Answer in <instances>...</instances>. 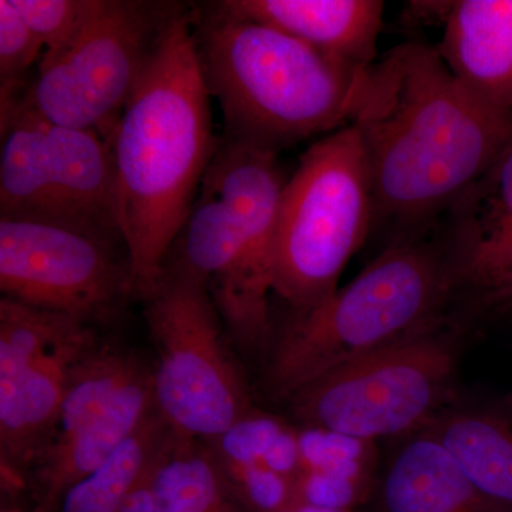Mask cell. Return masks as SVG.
Instances as JSON below:
<instances>
[{
  "label": "cell",
  "instance_id": "8",
  "mask_svg": "<svg viewBox=\"0 0 512 512\" xmlns=\"http://www.w3.org/2000/svg\"><path fill=\"white\" fill-rule=\"evenodd\" d=\"M185 6L104 0L83 35L59 59L39 63L30 100L49 123L110 141L161 36Z\"/></svg>",
  "mask_w": 512,
  "mask_h": 512
},
{
  "label": "cell",
  "instance_id": "24",
  "mask_svg": "<svg viewBox=\"0 0 512 512\" xmlns=\"http://www.w3.org/2000/svg\"><path fill=\"white\" fill-rule=\"evenodd\" d=\"M301 471H316L373 485L376 443L320 427L298 429Z\"/></svg>",
  "mask_w": 512,
  "mask_h": 512
},
{
  "label": "cell",
  "instance_id": "4",
  "mask_svg": "<svg viewBox=\"0 0 512 512\" xmlns=\"http://www.w3.org/2000/svg\"><path fill=\"white\" fill-rule=\"evenodd\" d=\"M457 285L450 251L417 235L400 238L348 285L293 313L272 350L269 387L289 399L319 377L423 332L443 319Z\"/></svg>",
  "mask_w": 512,
  "mask_h": 512
},
{
  "label": "cell",
  "instance_id": "22",
  "mask_svg": "<svg viewBox=\"0 0 512 512\" xmlns=\"http://www.w3.org/2000/svg\"><path fill=\"white\" fill-rule=\"evenodd\" d=\"M143 369L130 353L109 346L97 349L93 345L74 366L62 412L47 448L82 430L106 410L120 390Z\"/></svg>",
  "mask_w": 512,
  "mask_h": 512
},
{
  "label": "cell",
  "instance_id": "7",
  "mask_svg": "<svg viewBox=\"0 0 512 512\" xmlns=\"http://www.w3.org/2000/svg\"><path fill=\"white\" fill-rule=\"evenodd\" d=\"M144 302L158 355L157 412L177 436L210 443L254 409L222 340L220 313L204 282L171 264Z\"/></svg>",
  "mask_w": 512,
  "mask_h": 512
},
{
  "label": "cell",
  "instance_id": "17",
  "mask_svg": "<svg viewBox=\"0 0 512 512\" xmlns=\"http://www.w3.org/2000/svg\"><path fill=\"white\" fill-rule=\"evenodd\" d=\"M46 134L57 194L69 220L121 237L119 183L110 141L96 131L49 121Z\"/></svg>",
  "mask_w": 512,
  "mask_h": 512
},
{
  "label": "cell",
  "instance_id": "15",
  "mask_svg": "<svg viewBox=\"0 0 512 512\" xmlns=\"http://www.w3.org/2000/svg\"><path fill=\"white\" fill-rule=\"evenodd\" d=\"M154 409L153 372L143 369L99 416L39 458L36 512H55L67 490L113 456Z\"/></svg>",
  "mask_w": 512,
  "mask_h": 512
},
{
  "label": "cell",
  "instance_id": "5",
  "mask_svg": "<svg viewBox=\"0 0 512 512\" xmlns=\"http://www.w3.org/2000/svg\"><path fill=\"white\" fill-rule=\"evenodd\" d=\"M376 220L375 191L355 128L313 144L286 180L275 242L274 293L293 313L339 289Z\"/></svg>",
  "mask_w": 512,
  "mask_h": 512
},
{
  "label": "cell",
  "instance_id": "33",
  "mask_svg": "<svg viewBox=\"0 0 512 512\" xmlns=\"http://www.w3.org/2000/svg\"><path fill=\"white\" fill-rule=\"evenodd\" d=\"M2 512H26V511L20 510V508H3Z\"/></svg>",
  "mask_w": 512,
  "mask_h": 512
},
{
  "label": "cell",
  "instance_id": "28",
  "mask_svg": "<svg viewBox=\"0 0 512 512\" xmlns=\"http://www.w3.org/2000/svg\"><path fill=\"white\" fill-rule=\"evenodd\" d=\"M221 466L248 512H285L296 501L293 480L268 467Z\"/></svg>",
  "mask_w": 512,
  "mask_h": 512
},
{
  "label": "cell",
  "instance_id": "2",
  "mask_svg": "<svg viewBox=\"0 0 512 512\" xmlns=\"http://www.w3.org/2000/svg\"><path fill=\"white\" fill-rule=\"evenodd\" d=\"M210 99L192 35V8L185 6L161 36L110 138L120 232L133 293L140 298L160 281L220 144Z\"/></svg>",
  "mask_w": 512,
  "mask_h": 512
},
{
  "label": "cell",
  "instance_id": "32",
  "mask_svg": "<svg viewBox=\"0 0 512 512\" xmlns=\"http://www.w3.org/2000/svg\"><path fill=\"white\" fill-rule=\"evenodd\" d=\"M285 512H357V511H338V510H328V508H319L313 507V505L302 504V503H293L291 507L288 508Z\"/></svg>",
  "mask_w": 512,
  "mask_h": 512
},
{
  "label": "cell",
  "instance_id": "19",
  "mask_svg": "<svg viewBox=\"0 0 512 512\" xmlns=\"http://www.w3.org/2000/svg\"><path fill=\"white\" fill-rule=\"evenodd\" d=\"M0 126V218L74 225L57 194L47 148V120L33 106L29 93L0 119Z\"/></svg>",
  "mask_w": 512,
  "mask_h": 512
},
{
  "label": "cell",
  "instance_id": "30",
  "mask_svg": "<svg viewBox=\"0 0 512 512\" xmlns=\"http://www.w3.org/2000/svg\"><path fill=\"white\" fill-rule=\"evenodd\" d=\"M154 464L143 480L124 498L117 512H156V493H154L153 485Z\"/></svg>",
  "mask_w": 512,
  "mask_h": 512
},
{
  "label": "cell",
  "instance_id": "26",
  "mask_svg": "<svg viewBox=\"0 0 512 512\" xmlns=\"http://www.w3.org/2000/svg\"><path fill=\"white\" fill-rule=\"evenodd\" d=\"M43 47L10 0H0V119L28 96V73Z\"/></svg>",
  "mask_w": 512,
  "mask_h": 512
},
{
  "label": "cell",
  "instance_id": "25",
  "mask_svg": "<svg viewBox=\"0 0 512 512\" xmlns=\"http://www.w3.org/2000/svg\"><path fill=\"white\" fill-rule=\"evenodd\" d=\"M45 46L40 63L59 59L79 40L104 0H10Z\"/></svg>",
  "mask_w": 512,
  "mask_h": 512
},
{
  "label": "cell",
  "instance_id": "12",
  "mask_svg": "<svg viewBox=\"0 0 512 512\" xmlns=\"http://www.w3.org/2000/svg\"><path fill=\"white\" fill-rule=\"evenodd\" d=\"M211 5L231 18L281 30L353 66L376 62L384 13L380 0H224Z\"/></svg>",
  "mask_w": 512,
  "mask_h": 512
},
{
  "label": "cell",
  "instance_id": "18",
  "mask_svg": "<svg viewBox=\"0 0 512 512\" xmlns=\"http://www.w3.org/2000/svg\"><path fill=\"white\" fill-rule=\"evenodd\" d=\"M427 429L488 500L512 512V393L450 404Z\"/></svg>",
  "mask_w": 512,
  "mask_h": 512
},
{
  "label": "cell",
  "instance_id": "11",
  "mask_svg": "<svg viewBox=\"0 0 512 512\" xmlns=\"http://www.w3.org/2000/svg\"><path fill=\"white\" fill-rule=\"evenodd\" d=\"M450 212L458 285L487 295L512 274V138Z\"/></svg>",
  "mask_w": 512,
  "mask_h": 512
},
{
  "label": "cell",
  "instance_id": "9",
  "mask_svg": "<svg viewBox=\"0 0 512 512\" xmlns=\"http://www.w3.org/2000/svg\"><path fill=\"white\" fill-rule=\"evenodd\" d=\"M120 235L63 222L0 218V289L13 299L83 323L107 318L133 293Z\"/></svg>",
  "mask_w": 512,
  "mask_h": 512
},
{
  "label": "cell",
  "instance_id": "14",
  "mask_svg": "<svg viewBox=\"0 0 512 512\" xmlns=\"http://www.w3.org/2000/svg\"><path fill=\"white\" fill-rule=\"evenodd\" d=\"M439 47L450 72L478 100L512 113V0H457L443 8Z\"/></svg>",
  "mask_w": 512,
  "mask_h": 512
},
{
  "label": "cell",
  "instance_id": "23",
  "mask_svg": "<svg viewBox=\"0 0 512 512\" xmlns=\"http://www.w3.org/2000/svg\"><path fill=\"white\" fill-rule=\"evenodd\" d=\"M86 323L36 306L0 301V382L13 379L40 357L79 335Z\"/></svg>",
  "mask_w": 512,
  "mask_h": 512
},
{
  "label": "cell",
  "instance_id": "27",
  "mask_svg": "<svg viewBox=\"0 0 512 512\" xmlns=\"http://www.w3.org/2000/svg\"><path fill=\"white\" fill-rule=\"evenodd\" d=\"M288 426L278 417L252 409L207 444L224 466H262Z\"/></svg>",
  "mask_w": 512,
  "mask_h": 512
},
{
  "label": "cell",
  "instance_id": "1",
  "mask_svg": "<svg viewBox=\"0 0 512 512\" xmlns=\"http://www.w3.org/2000/svg\"><path fill=\"white\" fill-rule=\"evenodd\" d=\"M349 126L365 151L375 222L417 228L494 163L512 138V113L473 96L423 43L394 47L367 69Z\"/></svg>",
  "mask_w": 512,
  "mask_h": 512
},
{
  "label": "cell",
  "instance_id": "13",
  "mask_svg": "<svg viewBox=\"0 0 512 512\" xmlns=\"http://www.w3.org/2000/svg\"><path fill=\"white\" fill-rule=\"evenodd\" d=\"M93 345L92 332L83 330L18 376L0 382V446L8 467L18 471L45 453L74 366Z\"/></svg>",
  "mask_w": 512,
  "mask_h": 512
},
{
  "label": "cell",
  "instance_id": "3",
  "mask_svg": "<svg viewBox=\"0 0 512 512\" xmlns=\"http://www.w3.org/2000/svg\"><path fill=\"white\" fill-rule=\"evenodd\" d=\"M202 76L220 104L225 140L279 153L348 126L369 67L326 55L281 30L192 9Z\"/></svg>",
  "mask_w": 512,
  "mask_h": 512
},
{
  "label": "cell",
  "instance_id": "31",
  "mask_svg": "<svg viewBox=\"0 0 512 512\" xmlns=\"http://www.w3.org/2000/svg\"><path fill=\"white\" fill-rule=\"evenodd\" d=\"M485 301L495 305H512V274L501 282L494 291L485 295Z\"/></svg>",
  "mask_w": 512,
  "mask_h": 512
},
{
  "label": "cell",
  "instance_id": "6",
  "mask_svg": "<svg viewBox=\"0 0 512 512\" xmlns=\"http://www.w3.org/2000/svg\"><path fill=\"white\" fill-rule=\"evenodd\" d=\"M458 345L446 320L333 370L289 397L301 426L376 443L427 429L451 404Z\"/></svg>",
  "mask_w": 512,
  "mask_h": 512
},
{
  "label": "cell",
  "instance_id": "21",
  "mask_svg": "<svg viewBox=\"0 0 512 512\" xmlns=\"http://www.w3.org/2000/svg\"><path fill=\"white\" fill-rule=\"evenodd\" d=\"M170 433L156 407L113 456L67 490L56 511L117 512L124 498L156 463Z\"/></svg>",
  "mask_w": 512,
  "mask_h": 512
},
{
  "label": "cell",
  "instance_id": "29",
  "mask_svg": "<svg viewBox=\"0 0 512 512\" xmlns=\"http://www.w3.org/2000/svg\"><path fill=\"white\" fill-rule=\"evenodd\" d=\"M293 485L296 503L338 511H356V508L369 497L372 488V485L359 481L316 471H301Z\"/></svg>",
  "mask_w": 512,
  "mask_h": 512
},
{
  "label": "cell",
  "instance_id": "10",
  "mask_svg": "<svg viewBox=\"0 0 512 512\" xmlns=\"http://www.w3.org/2000/svg\"><path fill=\"white\" fill-rule=\"evenodd\" d=\"M165 264L180 266L204 282L242 349L256 352L268 345L274 241L261 224L239 220L224 201L201 187Z\"/></svg>",
  "mask_w": 512,
  "mask_h": 512
},
{
  "label": "cell",
  "instance_id": "20",
  "mask_svg": "<svg viewBox=\"0 0 512 512\" xmlns=\"http://www.w3.org/2000/svg\"><path fill=\"white\" fill-rule=\"evenodd\" d=\"M156 512H248L205 441L171 431L153 468Z\"/></svg>",
  "mask_w": 512,
  "mask_h": 512
},
{
  "label": "cell",
  "instance_id": "16",
  "mask_svg": "<svg viewBox=\"0 0 512 512\" xmlns=\"http://www.w3.org/2000/svg\"><path fill=\"white\" fill-rule=\"evenodd\" d=\"M379 495L383 512H508L478 490L429 429L394 451Z\"/></svg>",
  "mask_w": 512,
  "mask_h": 512
}]
</instances>
